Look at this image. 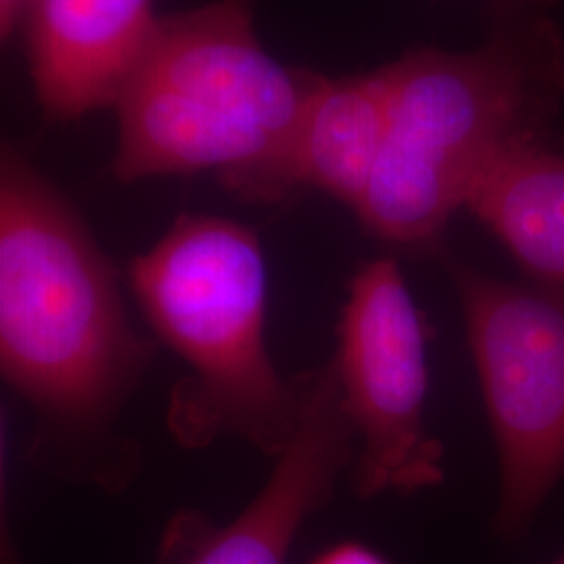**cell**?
<instances>
[{
	"instance_id": "cell-11",
	"label": "cell",
	"mask_w": 564,
	"mask_h": 564,
	"mask_svg": "<svg viewBox=\"0 0 564 564\" xmlns=\"http://www.w3.org/2000/svg\"><path fill=\"white\" fill-rule=\"evenodd\" d=\"M310 564H391L381 552L362 542H341L324 550Z\"/></svg>"
},
{
	"instance_id": "cell-13",
	"label": "cell",
	"mask_w": 564,
	"mask_h": 564,
	"mask_svg": "<svg viewBox=\"0 0 564 564\" xmlns=\"http://www.w3.org/2000/svg\"><path fill=\"white\" fill-rule=\"evenodd\" d=\"M34 0H0V36L7 41L21 30Z\"/></svg>"
},
{
	"instance_id": "cell-2",
	"label": "cell",
	"mask_w": 564,
	"mask_h": 564,
	"mask_svg": "<svg viewBox=\"0 0 564 564\" xmlns=\"http://www.w3.org/2000/svg\"><path fill=\"white\" fill-rule=\"evenodd\" d=\"M389 128L360 209L402 247L437 249L485 172L550 139L564 101V39L547 15H491L475 51L424 46L389 65Z\"/></svg>"
},
{
	"instance_id": "cell-6",
	"label": "cell",
	"mask_w": 564,
	"mask_h": 564,
	"mask_svg": "<svg viewBox=\"0 0 564 564\" xmlns=\"http://www.w3.org/2000/svg\"><path fill=\"white\" fill-rule=\"evenodd\" d=\"M429 341L400 263H364L349 284L330 360L356 437L351 487L364 500L444 484L445 447L426 424Z\"/></svg>"
},
{
	"instance_id": "cell-8",
	"label": "cell",
	"mask_w": 564,
	"mask_h": 564,
	"mask_svg": "<svg viewBox=\"0 0 564 564\" xmlns=\"http://www.w3.org/2000/svg\"><path fill=\"white\" fill-rule=\"evenodd\" d=\"M158 21L153 0H34L20 32L44 113L111 107Z\"/></svg>"
},
{
	"instance_id": "cell-1",
	"label": "cell",
	"mask_w": 564,
	"mask_h": 564,
	"mask_svg": "<svg viewBox=\"0 0 564 564\" xmlns=\"http://www.w3.org/2000/svg\"><path fill=\"white\" fill-rule=\"evenodd\" d=\"M323 76L270 57L251 0H212L160 18L113 101L120 182L216 172L253 202L300 188L297 139Z\"/></svg>"
},
{
	"instance_id": "cell-5",
	"label": "cell",
	"mask_w": 564,
	"mask_h": 564,
	"mask_svg": "<svg viewBox=\"0 0 564 564\" xmlns=\"http://www.w3.org/2000/svg\"><path fill=\"white\" fill-rule=\"evenodd\" d=\"M463 312L498 458V540L519 544L564 479V291L435 249Z\"/></svg>"
},
{
	"instance_id": "cell-9",
	"label": "cell",
	"mask_w": 564,
	"mask_h": 564,
	"mask_svg": "<svg viewBox=\"0 0 564 564\" xmlns=\"http://www.w3.org/2000/svg\"><path fill=\"white\" fill-rule=\"evenodd\" d=\"M389 128L387 69L323 78L305 107L295 176L354 212L360 209Z\"/></svg>"
},
{
	"instance_id": "cell-12",
	"label": "cell",
	"mask_w": 564,
	"mask_h": 564,
	"mask_svg": "<svg viewBox=\"0 0 564 564\" xmlns=\"http://www.w3.org/2000/svg\"><path fill=\"white\" fill-rule=\"evenodd\" d=\"M491 15H547V11L564 4V0H487Z\"/></svg>"
},
{
	"instance_id": "cell-3",
	"label": "cell",
	"mask_w": 564,
	"mask_h": 564,
	"mask_svg": "<svg viewBox=\"0 0 564 564\" xmlns=\"http://www.w3.org/2000/svg\"><path fill=\"white\" fill-rule=\"evenodd\" d=\"M149 343L116 268L76 207L15 147L0 158V366L42 431L105 437L141 381Z\"/></svg>"
},
{
	"instance_id": "cell-4",
	"label": "cell",
	"mask_w": 564,
	"mask_h": 564,
	"mask_svg": "<svg viewBox=\"0 0 564 564\" xmlns=\"http://www.w3.org/2000/svg\"><path fill=\"white\" fill-rule=\"evenodd\" d=\"M147 323L188 377L167 426L184 447L239 437L276 458L303 410V375L284 381L265 345L268 274L262 245L241 224L181 216L130 268Z\"/></svg>"
},
{
	"instance_id": "cell-10",
	"label": "cell",
	"mask_w": 564,
	"mask_h": 564,
	"mask_svg": "<svg viewBox=\"0 0 564 564\" xmlns=\"http://www.w3.org/2000/svg\"><path fill=\"white\" fill-rule=\"evenodd\" d=\"M466 209L505 245L524 279L564 291V153L531 144L494 163Z\"/></svg>"
},
{
	"instance_id": "cell-7",
	"label": "cell",
	"mask_w": 564,
	"mask_h": 564,
	"mask_svg": "<svg viewBox=\"0 0 564 564\" xmlns=\"http://www.w3.org/2000/svg\"><path fill=\"white\" fill-rule=\"evenodd\" d=\"M274 460L260 494L230 523L218 527L195 512L176 517L160 564H286L305 521L328 505L356 460L333 364L303 375L302 419Z\"/></svg>"
},
{
	"instance_id": "cell-14",
	"label": "cell",
	"mask_w": 564,
	"mask_h": 564,
	"mask_svg": "<svg viewBox=\"0 0 564 564\" xmlns=\"http://www.w3.org/2000/svg\"><path fill=\"white\" fill-rule=\"evenodd\" d=\"M552 564H564V554H561V556H558V558H556Z\"/></svg>"
}]
</instances>
